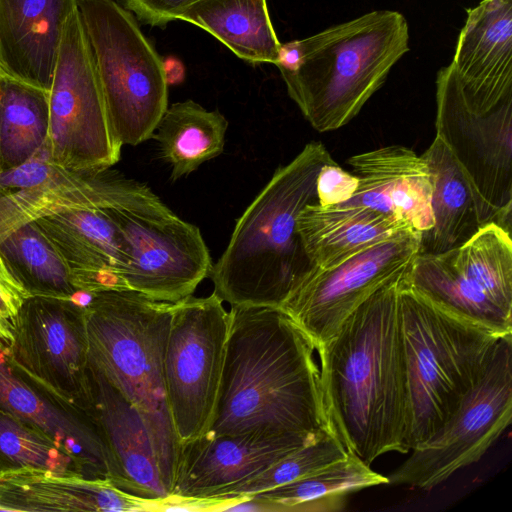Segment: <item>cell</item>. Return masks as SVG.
Listing matches in <instances>:
<instances>
[{
	"instance_id": "6da1fadb",
	"label": "cell",
	"mask_w": 512,
	"mask_h": 512,
	"mask_svg": "<svg viewBox=\"0 0 512 512\" xmlns=\"http://www.w3.org/2000/svg\"><path fill=\"white\" fill-rule=\"evenodd\" d=\"M229 316L215 411L204 434L334 432L307 334L277 307L235 305Z\"/></svg>"
},
{
	"instance_id": "7a4b0ae2",
	"label": "cell",
	"mask_w": 512,
	"mask_h": 512,
	"mask_svg": "<svg viewBox=\"0 0 512 512\" xmlns=\"http://www.w3.org/2000/svg\"><path fill=\"white\" fill-rule=\"evenodd\" d=\"M402 277L370 295L316 350L330 424L346 450L368 465L389 452H409Z\"/></svg>"
},
{
	"instance_id": "3957f363",
	"label": "cell",
	"mask_w": 512,
	"mask_h": 512,
	"mask_svg": "<svg viewBox=\"0 0 512 512\" xmlns=\"http://www.w3.org/2000/svg\"><path fill=\"white\" fill-rule=\"evenodd\" d=\"M331 161L321 142L308 143L274 172L244 211L209 274L223 302L281 308L314 268L297 220L308 204L317 202V176Z\"/></svg>"
},
{
	"instance_id": "277c9868",
	"label": "cell",
	"mask_w": 512,
	"mask_h": 512,
	"mask_svg": "<svg viewBox=\"0 0 512 512\" xmlns=\"http://www.w3.org/2000/svg\"><path fill=\"white\" fill-rule=\"evenodd\" d=\"M408 51L404 15L377 10L281 44L275 65L310 125L329 132L361 111Z\"/></svg>"
},
{
	"instance_id": "5b68a950",
	"label": "cell",
	"mask_w": 512,
	"mask_h": 512,
	"mask_svg": "<svg viewBox=\"0 0 512 512\" xmlns=\"http://www.w3.org/2000/svg\"><path fill=\"white\" fill-rule=\"evenodd\" d=\"M172 307L133 290L96 292L85 305L89 361L142 416L169 496L181 451L164 381Z\"/></svg>"
},
{
	"instance_id": "8992f818",
	"label": "cell",
	"mask_w": 512,
	"mask_h": 512,
	"mask_svg": "<svg viewBox=\"0 0 512 512\" xmlns=\"http://www.w3.org/2000/svg\"><path fill=\"white\" fill-rule=\"evenodd\" d=\"M405 274L399 286V322L410 451L451 417L503 335L437 307L407 284Z\"/></svg>"
},
{
	"instance_id": "52a82bcc",
	"label": "cell",
	"mask_w": 512,
	"mask_h": 512,
	"mask_svg": "<svg viewBox=\"0 0 512 512\" xmlns=\"http://www.w3.org/2000/svg\"><path fill=\"white\" fill-rule=\"evenodd\" d=\"M104 210L126 249L128 290L176 303L209 276L212 261L198 227L179 218L145 184L111 170Z\"/></svg>"
},
{
	"instance_id": "ba28073f",
	"label": "cell",
	"mask_w": 512,
	"mask_h": 512,
	"mask_svg": "<svg viewBox=\"0 0 512 512\" xmlns=\"http://www.w3.org/2000/svg\"><path fill=\"white\" fill-rule=\"evenodd\" d=\"M78 10L116 141L151 139L168 107L163 61L117 1L78 0Z\"/></svg>"
},
{
	"instance_id": "9c48e42d",
	"label": "cell",
	"mask_w": 512,
	"mask_h": 512,
	"mask_svg": "<svg viewBox=\"0 0 512 512\" xmlns=\"http://www.w3.org/2000/svg\"><path fill=\"white\" fill-rule=\"evenodd\" d=\"M436 136L448 147L497 224L512 226V94L468 90L452 64L436 76Z\"/></svg>"
},
{
	"instance_id": "30bf717a",
	"label": "cell",
	"mask_w": 512,
	"mask_h": 512,
	"mask_svg": "<svg viewBox=\"0 0 512 512\" xmlns=\"http://www.w3.org/2000/svg\"><path fill=\"white\" fill-rule=\"evenodd\" d=\"M512 418V333L500 336L445 424L411 449L388 483L430 490L479 461Z\"/></svg>"
},
{
	"instance_id": "8fae6325",
	"label": "cell",
	"mask_w": 512,
	"mask_h": 512,
	"mask_svg": "<svg viewBox=\"0 0 512 512\" xmlns=\"http://www.w3.org/2000/svg\"><path fill=\"white\" fill-rule=\"evenodd\" d=\"M230 316L213 292L173 303L164 381L180 445L207 432L220 387Z\"/></svg>"
},
{
	"instance_id": "7c38bea8",
	"label": "cell",
	"mask_w": 512,
	"mask_h": 512,
	"mask_svg": "<svg viewBox=\"0 0 512 512\" xmlns=\"http://www.w3.org/2000/svg\"><path fill=\"white\" fill-rule=\"evenodd\" d=\"M7 363L23 379L76 411L92 406L85 305L76 299L29 296L23 303Z\"/></svg>"
},
{
	"instance_id": "4fadbf2b",
	"label": "cell",
	"mask_w": 512,
	"mask_h": 512,
	"mask_svg": "<svg viewBox=\"0 0 512 512\" xmlns=\"http://www.w3.org/2000/svg\"><path fill=\"white\" fill-rule=\"evenodd\" d=\"M50 159L76 170L111 168L121 155L78 8L70 15L48 91Z\"/></svg>"
},
{
	"instance_id": "5bb4252c",
	"label": "cell",
	"mask_w": 512,
	"mask_h": 512,
	"mask_svg": "<svg viewBox=\"0 0 512 512\" xmlns=\"http://www.w3.org/2000/svg\"><path fill=\"white\" fill-rule=\"evenodd\" d=\"M420 240L421 233L407 229L332 267H314L281 309L317 350L370 295L408 271Z\"/></svg>"
},
{
	"instance_id": "9a60e30c",
	"label": "cell",
	"mask_w": 512,
	"mask_h": 512,
	"mask_svg": "<svg viewBox=\"0 0 512 512\" xmlns=\"http://www.w3.org/2000/svg\"><path fill=\"white\" fill-rule=\"evenodd\" d=\"M325 433L204 434L181 446L176 477L169 497L221 500L235 487Z\"/></svg>"
},
{
	"instance_id": "2e32d148",
	"label": "cell",
	"mask_w": 512,
	"mask_h": 512,
	"mask_svg": "<svg viewBox=\"0 0 512 512\" xmlns=\"http://www.w3.org/2000/svg\"><path fill=\"white\" fill-rule=\"evenodd\" d=\"M90 362V361H89ZM92 406L111 462L110 482L143 499L169 497L149 430L135 406L90 363Z\"/></svg>"
},
{
	"instance_id": "e0dca14e",
	"label": "cell",
	"mask_w": 512,
	"mask_h": 512,
	"mask_svg": "<svg viewBox=\"0 0 512 512\" xmlns=\"http://www.w3.org/2000/svg\"><path fill=\"white\" fill-rule=\"evenodd\" d=\"M348 164L359 183L343 203L389 215L421 234L432 228V185L422 156L407 147L390 145L354 155Z\"/></svg>"
},
{
	"instance_id": "ac0fdd59",
	"label": "cell",
	"mask_w": 512,
	"mask_h": 512,
	"mask_svg": "<svg viewBox=\"0 0 512 512\" xmlns=\"http://www.w3.org/2000/svg\"><path fill=\"white\" fill-rule=\"evenodd\" d=\"M78 0H0V73L48 93Z\"/></svg>"
},
{
	"instance_id": "d6986e66",
	"label": "cell",
	"mask_w": 512,
	"mask_h": 512,
	"mask_svg": "<svg viewBox=\"0 0 512 512\" xmlns=\"http://www.w3.org/2000/svg\"><path fill=\"white\" fill-rule=\"evenodd\" d=\"M33 222L62 256L79 293L128 290L122 280L125 245L104 208L73 209Z\"/></svg>"
},
{
	"instance_id": "ffe728a7",
	"label": "cell",
	"mask_w": 512,
	"mask_h": 512,
	"mask_svg": "<svg viewBox=\"0 0 512 512\" xmlns=\"http://www.w3.org/2000/svg\"><path fill=\"white\" fill-rule=\"evenodd\" d=\"M161 502L130 495L109 480L23 466L0 470V511H159Z\"/></svg>"
},
{
	"instance_id": "44dd1931",
	"label": "cell",
	"mask_w": 512,
	"mask_h": 512,
	"mask_svg": "<svg viewBox=\"0 0 512 512\" xmlns=\"http://www.w3.org/2000/svg\"><path fill=\"white\" fill-rule=\"evenodd\" d=\"M0 407L50 436L74 456L89 479L109 480L108 450L94 420L66 407L23 379L0 350Z\"/></svg>"
},
{
	"instance_id": "7402d4cb",
	"label": "cell",
	"mask_w": 512,
	"mask_h": 512,
	"mask_svg": "<svg viewBox=\"0 0 512 512\" xmlns=\"http://www.w3.org/2000/svg\"><path fill=\"white\" fill-rule=\"evenodd\" d=\"M466 12L451 64L470 91L512 94V0H482Z\"/></svg>"
},
{
	"instance_id": "603a6c76",
	"label": "cell",
	"mask_w": 512,
	"mask_h": 512,
	"mask_svg": "<svg viewBox=\"0 0 512 512\" xmlns=\"http://www.w3.org/2000/svg\"><path fill=\"white\" fill-rule=\"evenodd\" d=\"M421 156L430 172L434 224L421 234L419 253L439 254L456 249L482 226L497 224L496 214L482 202L451 151L437 136Z\"/></svg>"
},
{
	"instance_id": "cb8c5ba5",
	"label": "cell",
	"mask_w": 512,
	"mask_h": 512,
	"mask_svg": "<svg viewBox=\"0 0 512 512\" xmlns=\"http://www.w3.org/2000/svg\"><path fill=\"white\" fill-rule=\"evenodd\" d=\"M406 223L368 207L340 203L308 204L299 214L297 230L313 267L326 269L401 231ZM413 230V229H412Z\"/></svg>"
},
{
	"instance_id": "d4e9b609",
	"label": "cell",
	"mask_w": 512,
	"mask_h": 512,
	"mask_svg": "<svg viewBox=\"0 0 512 512\" xmlns=\"http://www.w3.org/2000/svg\"><path fill=\"white\" fill-rule=\"evenodd\" d=\"M407 284L449 314L498 335L512 333L508 314L479 289L458 267L454 249L418 253L405 274Z\"/></svg>"
},
{
	"instance_id": "484cf974",
	"label": "cell",
	"mask_w": 512,
	"mask_h": 512,
	"mask_svg": "<svg viewBox=\"0 0 512 512\" xmlns=\"http://www.w3.org/2000/svg\"><path fill=\"white\" fill-rule=\"evenodd\" d=\"M222 42L239 58L276 64L281 43L267 0H199L178 17Z\"/></svg>"
},
{
	"instance_id": "4316f807",
	"label": "cell",
	"mask_w": 512,
	"mask_h": 512,
	"mask_svg": "<svg viewBox=\"0 0 512 512\" xmlns=\"http://www.w3.org/2000/svg\"><path fill=\"white\" fill-rule=\"evenodd\" d=\"M228 121L217 110L208 111L192 100L168 106L153 137L170 165L171 180L191 174L222 153Z\"/></svg>"
},
{
	"instance_id": "83f0119b",
	"label": "cell",
	"mask_w": 512,
	"mask_h": 512,
	"mask_svg": "<svg viewBox=\"0 0 512 512\" xmlns=\"http://www.w3.org/2000/svg\"><path fill=\"white\" fill-rule=\"evenodd\" d=\"M388 482L348 452L309 475L251 496L268 500L274 512H336L344 509L351 493Z\"/></svg>"
},
{
	"instance_id": "f1b7e54d",
	"label": "cell",
	"mask_w": 512,
	"mask_h": 512,
	"mask_svg": "<svg viewBox=\"0 0 512 512\" xmlns=\"http://www.w3.org/2000/svg\"><path fill=\"white\" fill-rule=\"evenodd\" d=\"M48 93L0 75V172L20 166L45 144Z\"/></svg>"
},
{
	"instance_id": "f546056e",
	"label": "cell",
	"mask_w": 512,
	"mask_h": 512,
	"mask_svg": "<svg viewBox=\"0 0 512 512\" xmlns=\"http://www.w3.org/2000/svg\"><path fill=\"white\" fill-rule=\"evenodd\" d=\"M0 251L30 296L76 299L78 295H90L76 289L62 256L36 222L6 236L0 242Z\"/></svg>"
},
{
	"instance_id": "4dcf8cb0",
	"label": "cell",
	"mask_w": 512,
	"mask_h": 512,
	"mask_svg": "<svg viewBox=\"0 0 512 512\" xmlns=\"http://www.w3.org/2000/svg\"><path fill=\"white\" fill-rule=\"evenodd\" d=\"M454 257L458 267L479 289L512 314L511 232L488 223L454 249Z\"/></svg>"
},
{
	"instance_id": "1f68e13d",
	"label": "cell",
	"mask_w": 512,
	"mask_h": 512,
	"mask_svg": "<svg viewBox=\"0 0 512 512\" xmlns=\"http://www.w3.org/2000/svg\"><path fill=\"white\" fill-rule=\"evenodd\" d=\"M23 466L86 477L78 460L50 436L0 407V470Z\"/></svg>"
},
{
	"instance_id": "d6a6232c",
	"label": "cell",
	"mask_w": 512,
	"mask_h": 512,
	"mask_svg": "<svg viewBox=\"0 0 512 512\" xmlns=\"http://www.w3.org/2000/svg\"><path fill=\"white\" fill-rule=\"evenodd\" d=\"M347 454L348 451L335 433H325L288 453L259 475L235 487L221 500L234 501L290 483L343 459Z\"/></svg>"
},
{
	"instance_id": "836d02e7",
	"label": "cell",
	"mask_w": 512,
	"mask_h": 512,
	"mask_svg": "<svg viewBox=\"0 0 512 512\" xmlns=\"http://www.w3.org/2000/svg\"><path fill=\"white\" fill-rule=\"evenodd\" d=\"M29 296L0 251V350L11 344L18 313Z\"/></svg>"
},
{
	"instance_id": "e575fe53",
	"label": "cell",
	"mask_w": 512,
	"mask_h": 512,
	"mask_svg": "<svg viewBox=\"0 0 512 512\" xmlns=\"http://www.w3.org/2000/svg\"><path fill=\"white\" fill-rule=\"evenodd\" d=\"M358 183L357 176L343 170L334 160L325 164L316 180L317 204L330 207L348 201Z\"/></svg>"
},
{
	"instance_id": "d590c367",
	"label": "cell",
	"mask_w": 512,
	"mask_h": 512,
	"mask_svg": "<svg viewBox=\"0 0 512 512\" xmlns=\"http://www.w3.org/2000/svg\"><path fill=\"white\" fill-rule=\"evenodd\" d=\"M199 0H117L140 21L151 26H164L178 19L190 5Z\"/></svg>"
},
{
	"instance_id": "8d00e7d4",
	"label": "cell",
	"mask_w": 512,
	"mask_h": 512,
	"mask_svg": "<svg viewBox=\"0 0 512 512\" xmlns=\"http://www.w3.org/2000/svg\"><path fill=\"white\" fill-rule=\"evenodd\" d=\"M0 75H1V73H0ZM0 171H1V170H0Z\"/></svg>"
}]
</instances>
